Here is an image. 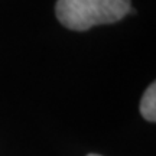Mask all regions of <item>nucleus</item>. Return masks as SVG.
<instances>
[{
  "label": "nucleus",
  "instance_id": "7ed1b4c3",
  "mask_svg": "<svg viewBox=\"0 0 156 156\" xmlns=\"http://www.w3.org/2000/svg\"><path fill=\"white\" fill-rule=\"evenodd\" d=\"M87 156H100V155H95V153H90V155H87Z\"/></svg>",
  "mask_w": 156,
  "mask_h": 156
},
{
  "label": "nucleus",
  "instance_id": "f03ea898",
  "mask_svg": "<svg viewBox=\"0 0 156 156\" xmlns=\"http://www.w3.org/2000/svg\"><path fill=\"white\" fill-rule=\"evenodd\" d=\"M140 113L147 122L156 120V84L152 83L146 88L140 101Z\"/></svg>",
  "mask_w": 156,
  "mask_h": 156
},
{
  "label": "nucleus",
  "instance_id": "f257e3e1",
  "mask_svg": "<svg viewBox=\"0 0 156 156\" xmlns=\"http://www.w3.org/2000/svg\"><path fill=\"white\" fill-rule=\"evenodd\" d=\"M130 0H58V20L71 30H88L97 25L122 20L130 12Z\"/></svg>",
  "mask_w": 156,
  "mask_h": 156
}]
</instances>
